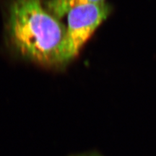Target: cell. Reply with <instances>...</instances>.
Wrapping results in <instances>:
<instances>
[{
	"label": "cell",
	"instance_id": "obj_2",
	"mask_svg": "<svg viewBox=\"0 0 156 156\" xmlns=\"http://www.w3.org/2000/svg\"><path fill=\"white\" fill-rule=\"evenodd\" d=\"M111 13V6L103 2L80 5L67 14V25L63 46V64L77 57L97 28Z\"/></svg>",
	"mask_w": 156,
	"mask_h": 156
},
{
	"label": "cell",
	"instance_id": "obj_1",
	"mask_svg": "<svg viewBox=\"0 0 156 156\" xmlns=\"http://www.w3.org/2000/svg\"><path fill=\"white\" fill-rule=\"evenodd\" d=\"M7 32L13 47L25 58L46 67L64 66L66 26L41 0H13Z\"/></svg>",
	"mask_w": 156,
	"mask_h": 156
},
{
	"label": "cell",
	"instance_id": "obj_3",
	"mask_svg": "<svg viewBox=\"0 0 156 156\" xmlns=\"http://www.w3.org/2000/svg\"><path fill=\"white\" fill-rule=\"evenodd\" d=\"M103 2L105 0H48L44 6L51 14L60 19L77 6L98 4Z\"/></svg>",
	"mask_w": 156,
	"mask_h": 156
},
{
	"label": "cell",
	"instance_id": "obj_4",
	"mask_svg": "<svg viewBox=\"0 0 156 156\" xmlns=\"http://www.w3.org/2000/svg\"><path fill=\"white\" fill-rule=\"evenodd\" d=\"M69 156H103L100 153L97 152H87V153H77V154H71Z\"/></svg>",
	"mask_w": 156,
	"mask_h": 156
}]
</instances>
